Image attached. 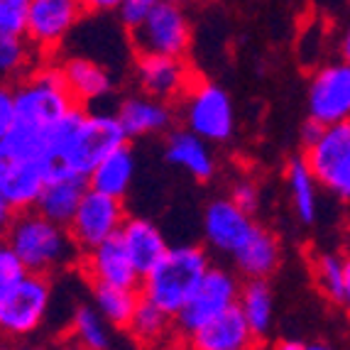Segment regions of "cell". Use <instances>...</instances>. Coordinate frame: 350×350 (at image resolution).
I'll list each match as a JSON object with an SVG mask.
<instances>
[{
	"mask_svg": "<svg viewBox=\"0 0 350 350\" xmlns=\"http://www.w3.org/2000/svg\"><path fill=\"white\" fill-rule=\"evenodd\" d=\"M167 3H176V5H181V3H187V0H167Z\"/></svg>",
	"mask_w": 350,
	"mask_h": 350,
	"instance_id": "bcb514c9",
	"label": "cell"
},
{
	"mask_svg": "<svg viewBox=\"0 0 350 350\" xmlns=\"http://www.w3.org/2000/svg\"><path fill=\"white\" fill-rule=\"evenodd\" d=\"M27 42L25 35H10V32H0V76H15L23 71L27 64Z\"/></svg>",
	"mask_w": 350,
	"mask_h": 350,
	"instance_id": "4dcf8cb0",
	"label": "cell"
},
{
	"mask_svg": "<svg viewBox=\"0 0 350 350\" xmlns=\"http://www.w3.org/2000/svg\"><path fill=\"white\" fill-rule=\"evenodd\" d=\"M284 184L297 221L301 226H314L321 213V187L311 174L304 154H294L292 159H286Z\"/></svg>",
	"mask_w": 350,
	"mask_h": 350,
	"instance_id": "44dd1931",
	"label": "cell"
},
{
	"mask_svg": "<svg viewBox=\"0 0 350 350\" xmlns=\"http://www.w3.org/2000/svg\"><path fill=\"white\" fill-rule=\"evenodd\" d=\"M94 306L100 311L105 321L116 328H128L142 294L137 286H113V284H94L91 286Z\"/></svg>",
	"mask_w": 350,
	"mask_h": 350,
	"instance_id": "4316f807",
	"label": "cell"
},
{
	"mask_svg": "<svg viewBox=\"0 0 350 350\" xmlns=\"http://www.w3.org/2000/svg\"><path fill=\"white\" fill-rule=\"evenodd\" d=\"M323 128H326V125L316 123V120L306 118V120H304V125H301V130H299V140H301V150H306V147L314 145V142L319 140V137H321Z\"/></svg>",
	"mask_w": 350,
	"mask_h": 350,
	"instance_id": "8d00e7d4",
	"label": "cell"
},
{
	"mask_svg": "<svg viewBox=\"0 0 350 350\" xmlns=\"http://www.w3.org/2000/svg\"><path fill=\"white\" fill-rule=\"evenodd\" d=\"M164 159L184 170L196 181H208L216 174V157H213L208 142L189 128H176L167 133Z\"/></svg>",
	"mask_w": 350,
	"mask_h": 350,
	"instance_id": "ac0fdd59",
	"label": "cell"
},
{
	"mask_svg": "<svg viewBox=\"0 0 350 350\" xmlns=\"http://www.w3.org/2000/svg\"><path fill=\"white\" fill-rule=\"evenodd\" d=\"M309 118L321 125L350 120V64L338 59L319 66L309 79L306 91Z\"/></svg>",
	"mask_w": 350,
	"mask_h": 350,
	"instance_id": "9c48e42d",
	"label": "cell"
},
{
	"mask_svg": "<svg viewBox=\"0 0 350 350\" xmlns=\"http://www.w3.org/2000/svg\"><path fill=\"white\" fill-rule=\"evenodd\" d=\"M66 350H86V348H81V345H79V343H74V345H69V348H66Z\"/></svg>",
	"mask_w": 350,
	"mask_h": 350,
	"instance_id": "f6af8a7d",
	"label": "cell"
},
{
	"mask_svg": "<svg viewBox=\"0 0 350 350\" xmlns=\"http://www.w3.org/2000/svg\"><path fill=\"white\" fill-rule=\"evenodd\" d=\"M162 0H123L120 5H118V20L123 25L125 29H135L137 25H142L147 20L154 8L159 5Z\"/></svg>",
	"mask_w": 350,
	"mask_h": 350,
	"instance_id": "e575fe53",
	"label": "cell"
},
{
	"mask_svg": "<svg viewBox=\"0 0 350 350\" xmlns=\"http://www.w3.org/2000/svg\"><path fill=\"white\" fill-rule=\"evenodd\" d=\"M83 12L81 0H29L25 37L37 49H54Z\"/></svg>",
	"mask_w": 350,
	"mask_h": 350,
	"instance_id": "4fadbf2b",
	"label": "cell"
},
{
	"mask_svg": "<svg viewBox=\"0 0 350 350\" xmlns=\"http://www.w3.org/2000/svg\"><path fill=\"white\" fill-rule=\"evenodd\" d=\"M128 145V135L116 113H88L71 137L59 164V179L71 174L91 176L108 154Z\"/></svg>",
	"mask_w": 350,
	"mask_h": 350,
	"instance_id": "277c9868",
	"label": "cell"
},
{
	"mask_svg": "<svg viewBox=\"0 0 350 350\" xmlns=\"http://www.w3.org/2000/svg\"><path fill=\"white\" fill-rule=\"evenodd\" d=\"M12 252L23 260L29 275H52L81 260L69 228L42 216L37 208L18 211L3 233Z\"/></svg>",
	"mask_w": 350,
	"mask_h": 350,
	"instance_id": "6da1fadb",
	"label": "cell"
},
{
	"mask_svg": "<svg viewBox=\"0 0 350 350\" xmlns=\"http://www.w3.org/2000/svg\"><path fill=\"white\" fill-rule=\"evenodd\" d=\"M340 306L350 314V252H345V275H343V297Z\"/></svg>",
	"mask_w": 350,
	"mask_h": 350,
	"instance_id": "ab89813d",
	"label": "cell"
},
{
	"mask_svg": "<svg viewBox=\"0 0 350 350\" xmlns=\"http://www.w3.org/2000/svg\"><path fill=\"white\" fill-rule=\"evenodd\" d=\"M130 42L137 54H159V57H179L189 52L191 44V25L181 5L162 0L147 15L142 25L130 29Z\"/></svg>",
	"mask_w": 350,
	"mask_h": 350,
	"instance_id": "ba28073f",
	"label": "cell"
},
{
	"mask_svg": "<svg viewBox=\"0 0 350 350\" xmlns=\"http://www.w3.org/2000/svg\"><path fill=\"white\" fill-rule=\"evenodd\" d=\"M83 277L91 280V284H113V286H137L140 280L128 250H125L120 235H113L105 243L96 245L94 250L81 252L79 260Z\"/></svg>",
	"mask_w": 350,
	"mask_h": 350,
	"instance_id": "9a60e30c",
	"label": "cell"
},
{
	"mask_svg": "<svg viewBox=\"0 0 350 350\" xmlns=\"http://www.w3.org/2000/svg\"><path fill=\"white\" fill-rule=\"evenodd\" d=\"M125 221H128V213H125L123 199L88 189L81 206L76 211V216L71 218L69 233L74 238L76 247L81 252H88L120 233Z\"/></svg>",
	"mask_w": 350,
	"mask_h": 350,
	"instance_id": "30bf717a",
	"label": "cell"
},
{
	"mask_svg": "<svg viewBox=\"0 0 350 350\" xmlns=\"http://www.w3.org/2000/svg\"><path fill=\"white\" fill-rule=\"evenodd\" d=\"M15 123V88L0 83V140H5Z\"/></svg>",
	"mask_w": 350,
	"mask_h": 350,
	"instance_id": "d590c367",
	"label": "cell"
},
{
	"mask_svg": "<svg viewBox=\"0 0 350 350\" xmlns=\"http://www.w3.org/2000/svg\"><path fill=\"white\" fill-rule=\"evenodd\" d=\"M52 284L47 275H27L0 301V333L29 336L40 328L49 309Z\"/></svg>",
	"mask_w": 350,
	"mask_h": 350,
	"instance_id": "8fae6325",
	"label": "cell"
},
{
	"mask_svg": "<svg viewBox=\"0 0 350 350\" xmlns=\"http://www.w3.org/2000/svg\"><path fill=\"white\" fill-rule=\"evenodd\" d=\"M15 213H18V208H15V206H12L10 201H8L5 196H3V193H0V235H3L8 230V226L12 223Z\"/></svg>",
	"mask_w": 350,
	"mask_h": 350,
	"instance_id": "f35d334b",
	"label": "cell"
},
{
	"mask_svg": "<svg viewBox=\"0 0 350 350\" xmlns=\"http://www.w3.org/2000/svg\"><path fill=\"white\" fill-rule=\"evenodd\" d=\"M88 189H91L88 187V179L79 174L47 181L40 193V199H37L35 208L40 211L42 216H47L49 221L69 228L71 218L76 216V211L81 206Z\"/></svg>",
	"mask_w": 350,
	"mask_h": 350,
	"instance_id": "603a6c76",
	"label": "cell"
},
{
	"mask_svg": "<svg viewBox=\"0 0 350 350\" xmlns=\"http://www.w3.org/2000/svg\"><path fill=\"white\" fill-rule=\"evenodd\" d=\"M240 286H243V282L238 280L235 272L211 265V269L199 282V286L193 289L187 304L174 316V331L189 338L193 331H199L211 319H216L223 311L238 306Z\"/></svg>",
	"mask_w": 350,
	"mask_h": 350,
	"instance_id": "8992f818",
	"label": "cell"
},
{
	"mask_svg": "<svg viewBox=\"0 0 350 350\" xmlns=\"http://www.w3.org/2000/svg\"><path fill=\"white\" fill-rule=\"evenodd\" d=\"M338 52H340V59H343V62H348V64H350V25L343 29V35H340Z\"/></svg>",
	"mask_w": 350,
	"mask_h": 350,
	"instance_id": "60d3db41",
	"label": "cell"
},
{
	"mask_svg": "<svg viewBox=\"0 0 350 350\" xmlns=\"http://www.w3.org/2000/svg\"><path fill=\"white\" fill-rule=\"evenodd\" d=\"M118 120L123 125L128 140H137L145 135L170 133L174 123V113L167 100L150 98V96H128L118 105Z\"/></svg>",
	"mask_w": 350,
	"mask_h": 350,
	"instance_id": "d6986e66",
	"label": "cell"
},
{
	"mask_svg": "<svg viewBox=\"0 0 350 350\" xmlns=\"http://www.w3.org/2000/svg\"><path fill=\"white\" fill-rule=\"evenodd\" d=\"M255 216L245 213L230 199H213L204 211V238L213 250L233 255L255 230Z\"/></svg>",
	"mask_w": 350,
	"mask_h": 350,
	"instance_id": "2e32d148",
	"label": "cell"
},
{
	"mask_svg": "<svg viewBox=\"0 0 350 350\" xmlns=\"http://www.w3.org/2000/svg\"><path fill=\"white\" fill-rule=\"evenodd\" d=\"M269 350H306V345L299 340H277Z\"/></svg>",
	"mask_w": 350,
	"mask_h": 350,
	"instance_id": "b9f144b4",
	"label": "cell"
},
{
	"mask_svg": "<svg viewBox=\"0 0 350 350\" xmlns=\"http://www.w3.org/2000/svg\"><path fill=\"white\" fill-rule=\"evenodd\" d=\"M172 328H174V316H170L145 297L140 299L128 323V333L145 348H154L157 343H162V338H167Z\"/></svg>",
	"mask_w": 350,
	"mask_h": 350,
	"instance_id": "f1b7e54d",
	"label": "cell"
},
{
	"mask_svg": "<svg viewBox=\"0 0 350 350\" xmlns=\"http://www.w3.org/2000/svg\"><path fill=\"white\" fill-rule=\"evenodd\" d=\"M74 105L76 98L66 86L64 71L44 66L15 88V123L12 125L29 133L49 135Z\"/></svg>",
	"mask_w": 350,
	"mask_h": 350,
	"instance_id": "3957f363",
	"label": "cell"
},
{
	"mask_svg": "<svg viewBox=\"0 0 350 350\" xmlns=\"http://www.w3.org/2000/svg\"><path fill=\"white\" fill-rule=\"evenodd\" d=\"M123 0H81V5L86 12H111L118 10Z\"/></svg>",
	"mask_w": 350,
	"mask_h": 350,
	"instance_id": "74e56055",
	"label": "cell"
},
{
	"mask_svg": "<svg viewBox=\"0 0 350 350\" xmlns=\"http://www.w3.org/2000/svg\"><path fill=\"white\" fill-rule=\"evenodd\" d=\"M27 275L29 272L23 265V260L12 252V247L5 243V238L0 235V301H3Z\"/></svg>",
	"mask_w": 350,
	"mask_h": 350,
	"instance_id": "1f68e13d",
	"label": "cell"
},
{
	"mask_svg": "<svg viewBox=\"0 0 350 350\" xmlns=\"http://www.w3.org/2000/svg\"><path fill=\"white\" fill-rule=\"evenodd\" d=\"M118 235L123 240L125 250H128L130 260H133L140 277H145L162 260L164 252L170 250L162 230L147 218H128Z\"/></svg>",
	"mask_w": 350,
	"mask_h": 350,
	"instance_id": "7402d4cb",
	"label": "cell"
},
{
	"mask_svg": "<svg viewBox=\"0 0 350 350\" xmlns=\"http://www.w3.org/2000/svg\"><path fill=\"white\" fill-rule=\"evenodd\" d=\"M309 272L316 289L331 304H338L343 297L345 275V250H314L309 255Z\"/></svg>",
	"mask_w": 350,
	"mask_h": 350,
	"instance_id": "83f0119b",
	"label": "cell"
},
{
	"mask_svg": "<svg viewBox=\"0 0 350 350\" xmlns=\"http://www.w3.org/2000/svg\"><path fill=\"white\" fill-rule=\"evenodd\" d=\"M44 184L47 172L42 159L25 157L0 140V193L15 208H35Z\"/></svg>",
	"mask_w": 350,
	"mask_h": 350,
	"instance_id": "7c38bea8",
	"label": "cell"
},
{
	"mask_svg": "<svg viewBox=\"0 0 350 350\" xmlns=\"http://www.w3.org/2000/svg\"><path fill=\"white\" fill-rule=\"evenodd\" d=\"M111 323L105 321L100 311L96 306L81 304L76 306L74 316H71V336L81 348L86 350H108L111 348Z\"/></svg>",
	"mask_w": 350,
	"mask_h": 350,
	"instance_id": "f546056e",
	"label": "cell"
},
{
	"mask_svg": "<svg viewBox=\"0 0 350 350\" xmlns=\"http://www.w3.org/2000/svg\"><path fill=\"white\" fill-rule=\"evenodd\" d=\"M301 154L321 191L350 206V120L326 125L321 137Z\"/></svg>",
	"mask_w": 350,
	"mask_h": 350,
	"instance_id": "5b68a950",
	"label": "cell"
},
{
	"mask_svg": "<svg viewBox=\"0 0 350 350\" xmlns=\"http://www.w3.org/2000/svg\"><path fill=\"white\" fill-rule=\"evenodd\" d=\"M230 257H233L238 275H243L245 280H267V277L275 275L282 262L280 238L269 228L257 223L245 243Z\"/></svg>",
	"mask_w": 350,
	"mask_h": 350,
	"instance_id": "ffe728a7",
	"label": "cell"
},
{
	"mask_svg": "<svg viewBox=\"0 0 350 350\" xmlns=\"http://www.w3.org/2000/svg\"><path fill=\"white\" fill-rule=\"evenodd\" d=\"M238 309L260 340L267 338L275 326V292L267 280H245L240 286Z\"/></svg>",
	"mask_w": 350,
	"mask_h": 350,
	"instance_id": "d4e9b609",
	"label": "cell"
},
{
	"mask_svg": "<svg viewBox=\"0 0 350 350\" xmlns=\"http://www.w3.org/2000/svg\"><path fill=\"white\" fill-rule=\"evenodd\" d=\"M137 83L142 94L157 100L184 98L189 86L193 83L191 71L179 57H159V54H137L135 64Z\"/></svg>",
	"mask_w": 350,
	"mask_h": 350,
	"instance_id": "5bb4252c",
	"label": "cell"
},
{
	"mask_svg": "<svg viewBox=\"0 0 350 350\" xmlns=\"http://www.w3.org/2000/svg\"><path fill=\"white\" fill-rule=\"evenodd\" d=\"M343 250L350 252V213L345 216V223H343Z\"/></svg>",
	"mask_w": 350,
	"mask_h": 350,
	"instance_id": "7bdbcfd3",
	"label": "cell"
},
{
	"mask_svg": "<svg viewBox=\"0 0 350 350\" xmlns=\"http://www.w3.org/2000/svg\"><path fill=\"white\" fill-rule=\"evenodd\" d=\"M29 0H0V32L25 35Z\"/></svg>",
	"mask_w": 350,
	"mask_h": 350,
	"instance_id": "d6a6232c",
	"label": "cell"
},
{
	"mask_svg": "<svg viewBox=\"0 0 350 350\" xmlns=\"http://www.w3.org/2000/svg\"><path fill=\"white\" fill-rule=\"evenodd\" d=\"M257 340L238 306L223 311L189 336L191 350H257Z\"/></svg>",
	"mask_w": 350,
	"mask_h": 350,
	"instance_id": "e0dca14e",
	"label": "cell"
},
{
	"mask_svg": "<svg viewBox=\"0 0 350 350\" xmlns=\"http://www.w3.org/2000/svg\"><path fill=\"white\" fill-rule=\"evenodd\" d=\"M306 350H340V348H336V345H331V343H311V345H306Z\"/></svg>",
	"mask_w": 350,
	"mask_h": 350,
	"instance_id": "ee69618b",
	"label": "cell"
},
{
	"mask_svg": "<svg viewBox=\"0 0 350 350\" xmlns=\"http://www.w3.org/2000/svg\"><path fill=\"white\" fill-rule=\"evenodd\" d=\"M184 125L206 142H228L235 133V108L226 88L196 81L184 94Z\"/></svg>",
	"mask_w": 350,
	"mask_h": 350,
	"instance_id": "52a82bcc",
	"label": "cell"
},
{
	"mask_svg": "<svg viewBox=\"0 0 350 350\" xmlns=\"http://www.w3.org/2000/svg\"><path fill=\"white\" fill-rule=\"evenodd\" d=\"M208 269L211 260L204 247H170L162 260L140 280V294L152 304H157L170 316H176Z\"/></svg>",
	"mask_w": 350,
	"mask_h": 350,
	"instance_id": "7a4b0ae2",
	"label": "cell"
},
{
	"mask_svg": "<svg viewBox=\"0 0 350 350\" xmlns=\"http://www.w3.org/2000/svg\"><path fill=\"white\" fill-rule=\"evenodd\" d=\"M228 199L233 201L238 208H243L250 216H257L260 211V204H262V193H260V187H257L252 179H238L230 187V196Z\"/></svg>",
	"mask_w": 350,
	"mask_h": 350,
	"instance_id": "836d02e7",
	"label": "cell"
},
{
	"mask_svg": "<svg viewBox=\"0 0 350 350\" xmlns=\"http://www.w3.org/2000/svg\"><path fill=\"white\" fill-rule=\"evenodd\" d=\"M133 176L135 154L128 145H123L96 167L94 174L88 176V187L100 193H108V196H116V199H125L130 191V184H133Z\"/></svg>",
	"mask_w": 350,
	"mask_h": 350,
	"instance_id": "484cf974",
	"label": "cell"
},
{
	"mask_svg": "<svg viewBox=\"0 0 350 350\" xmlns=\"http://www.w3.org/2000/svg\"><path fill=\"white\" fill-rule=\"evenodd\" d=\"M66 79V86L74 94L76 103H91V100L105 98L113 91V79L111 74L86 57H71L66 59V64L62 66Z\"/></svg>",
	"mask_w": 350,
	"mask_h": 350,
	"instance_id": "cb8c5ba5",
	"label": "cell"
}]
</instances>
